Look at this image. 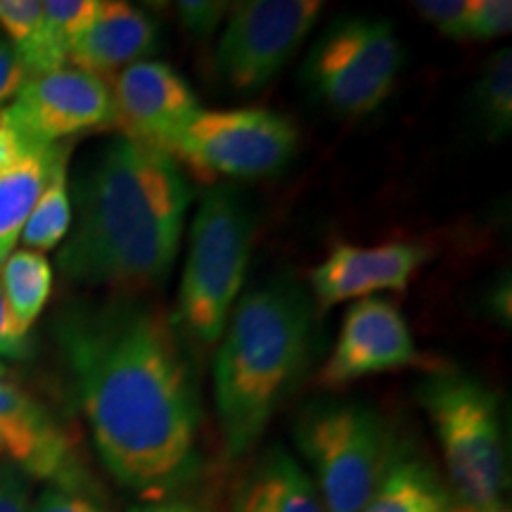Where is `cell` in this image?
Segmentation results:
<instances>
[{
	"label": "cell",
	"instance_id": "8fae6325",
	"mask_svg": "<svg viewBox=\"0 0 512 512\" xmlns=\"http://www.w3.org/2000/svg\"><path fill=\"white\" fill-rule=\"evenodd\" d=\"M114 102V126L136 143L174 150L176 140L200 114V102L176 69L166 62L143 60L107 81Z\"/></svg>",
	"mask_w": 512,
	"mask_h": 512
},
{
	"label": "cell",
	"instance_id": "4316f807",
	"mask_svg": "<svg viewBox=\"0 0 512 512\" xmlns=\"http://www.w3.org/2000/svg\"><path fill=\"white\" fill-rule=\"evenodd\" d=\"M178 19L183 29L190 31L192 36H209L211 31L219 27V22L228 15L230 5L226 3H207V0H183L176 5Z\"/></svg>",
	"mask_w": 512,
	"mask_h": 512
},
{
	"label": "cell",
	"instance_id": "603a6c76",
	"mask_svg": "<svg viewBox=\"0 0 512 512\" xmlns=\"http://www.w3.org/2000/svg\"><path fill=\"white\" fill-rule=\"evenodd\" d=\"M100 0H46L43 3V27L57 53L67 62L69 46L88 27Z\"/></svg>",
	"mask_w": 512,
	"mask_h": 512
},
{
	"label": "cell",
	"instance_id": "8992f818",
	"mask_svg": "<svg viewBox=\"0 0 512 512\" xmlns=\"http://www.w3.org/2000/svg\"><path fill=\"white\" fill-rule=\"evenodd\" d=\"M460 503L498 505L505 489L503 418L496 394L465 375H439L420 387Z\"/></svg>",
	"mask_w": 512,
	"mask_h": 512
},
{
	"label": "cell",
	"instance_id": "ba28073f",
	"mask_svg": "<svg viewBox=\"0 0 512 512\" xmlns=\"http://www.w3.org/2000/svg\"><path fill=\"white\" fill-rule=\"evenodd\" d=\"M299 133L283 114L268 110L200 112L171 155L204 176L264 178L278 174L297 152Z\"/></svg>",
	"mask_w": 512,
	"mask_h": 512
},
{
	"label": "cell",
	"instance_id": "e575fe53",
	"mask_svg": "<svg viewBox=\"0 0 512 512\" xmlns=\"http://www.w3.org/2000/svg\"><path fill=\"white\" fill-rule=\"evenodd\" d=\"M0 453H3V446H0Z\"/></svg>",
	"mask_w": 512,
	"mask_h": 512
},
{
	"label": "cell",
	"instance_id": "7a4b0ae2",
	"mask_svg": "<svg viewBox=\"0 0 512 512\" xmlns=\"http://www.w3.org/2000/svg\"><path fill=\"white\" fill-rule=\"evenodd\" d=\"M69 197L72 226L57 254L64 278L131 294L169 275L192 197L174 155L119 136L76 176Z\"/></svg>",
	"mask_w": 512,
	"mask_h": 512
},
{
	"label": "cell",
	"instance_id": "5bb4252c",
	"mask_svg": "<svg viewBox=\"0 0 512 512\" xmlns=\"http://www.w3.org/2000/svg\"><path fill=\"white\" fill-rule=\"evenodd\" d=\"M0 446L27 477L83 486L74 448L48 408L17 384L0 380Z\"/></svg>",
	"mask_w": 512,
	"mask_h": 512
},
{
	"label": "cell",
	"instance_id": "cb8c5ba5",
	"mask_svg": "<svg viewBox=\"0 0 512 512\" xmlns=\"http://www.w3.org/2000/svg\"><path fill=\"white\" fill-rule=\"evenodd\" d=\"M512 3L508 0H470L467 15V38L470 41H491L510 34Z\"/></svg>",
	"mask_w": 512,
	"mask_h": 512
},
{
	"label": "cell",
	"instance_id": "d6a6232c",
	"mask_svg": "<svg viewBox=\"0 0 512 512\" xmlns=\"http://www.w3.org/2000/svg\"><path fill=\"white\" fill-rule=\"evenodd\" d=\"M446 512H510V510L503 508V503H498V505H467V503H458V505H448Z\"/></svg>",
	"mask_w": 512,
	"mask_h": 512
},
{
	"label": "cell",
	"instance_id": "9c48e42d",
	"mask_svg": "<svg viewBox=\"0 0 512 512\" xmlns=\"http://www.w3.org/2000/svg\"><path fill=\"white\" fill-rule=\"evenodd\" d=\"M318 0H247L230 5L216 69L240 93L261 91L283 72L316 27Z\"/></svg>",
	"mask_w": 512,
	"mask_h": 512
},
{
	"label": "cell",
	"instance_id": "9a60e30c",
	"mask_svg": "<svg viewBox=\"0 0 512 512\" xmlns=\"http://www.w3.org/2000/svg\"><path fill=\"white\" fill-rule=\"evenodd\" d=\"M157 24L131 3H98L88 27L69 46L67 62L105 79L155 53Z\"/></svg>",
	"mask_w": 512,
	"mask_h": 512
},
{
	"label": "cell",
	"instance_id": "e0dca14e",
	"mask_svg": "<svg viewBox=\"0 0 512 512\" xmlns=\"http://www.w3.org/2000/svg\"><path fill=\"white\" fill-rule=\"evenodd\" d=\"M62 159H67L62 145L31 147L15 164L0 171V266L15 252L38 197Z\"/></svg>",
	"mask_w": 512,
	"mask_h": 512
},
{
	"label": "cell",
	"instance_id": "ac0fdd59",
	"mask_svg": "<svg viewBox=\"0 0 512 512\" xmlns=\"http://www.w3.org/2000/svg\"><path fill=\"white\" fill-rule=\"evenodd\" d=\"M446 508L448 496L432 467L396 453L361 512H446Z\"/></svg>",
	"mask_w": 512,
	"mask_h": 512
},
{
	"label": "cell",
	"instance_id": "484cf974",
	"mask_svg": "<svg viewBox=\"0 0 512 512\" xmlns=\"http://www.w3.org/2000/svg\"><path fill=\"white\" fill-rule=\"evenodd\" d=\"M413 5L441 34L458 38V41H465L467 38L470 0H418Z\"/></svg>",
	"mask_w": 512,
	"mask_h": 512
},
{
	"label": "cell",
	"instance_id": "f1b7e54d",
	"mask_svg": "<svg viewBox=\"0 0 512 512\" xmlns=\"http://www.w3.org/2000/svg\"><path fill=\"white\" fill-rule=\"evenodd\" d=\"M27 81V67H24L19 55L15 53V48L10 46V41L0 31V105L12 102V98L22 91V86Z\"/></svg>",
	"mask_w": 512,
	"mask_h": 512
},
{
	"label": "cell",
	"instance_id": "3957f363",
	"mask_svg": "<svg viewBox=\"0 0 512 512\" xmlns=\"http://www.w3.org/2000/svg\"><path fill=\"white\" fill-rule=\"evenodd\" d=\"M313 302L294 280L278 278L238 302L214 370V396L230 458L259 444L275 408L309 361Z\"/></svg>",
	"mask_w": 512,
	"mask_h": 512
},
{
	"label": "cell",
	"instance_id": "4dcf8cb0",
	"mask_svg": "<svg viewBox=\"0 0 512 512\" xmlns=\"http://www.w3.org/2000/svg\"><path fill=\"white\" fill-rule=\"evenodd\" d=\"M27 150H31V147L24 145V140L17 136V131L10 126L8 117H5L3 107H0V171L15 164Z\"/></svg>",
	"mask_w": 512,
	"mask_h": 512
},
{
	"label": "cell",
	"instance_id": "6da1fadb",
	"mask_svg": "<svg viewBox=\"0 0 512 512\" xmlns=\"http://www.w3.org/2000/svg\"><path fill=\"white\" fill-rule=\"evenodd\" d=\"M57 339L102 463L143 498L200 470V399L174 325L136 299L67 309Z\"/></svg>",
	"mask_w": 512,
	"mask_h": 512
},
{
	"label": "cell",
	"instance_id": "83f0119b",
	"mask_svg": "<svg viewBox=\"0 0 512 512\" xmlns=\"http://www.w3.org/2000/svg\"><path fill=\"white\" fill-rule=\"evenodd\" d=\"M29 477L12 463H0V512H31Z\"/></svg>",
	"mask_w": 512,
	"mask_h": 512
},
{
	"label": "cell",
	"instance_id": "f546056e",
	"mask_svg": "<svg viewBox=\"0 0 512 512\" xmlns=\"http://www.w3.org/2000/svg\"><path fill=\"white\" fill-rule=\"evenodd\" d=\"M31 354L29 337L17 330L15 320L10 316L8 302H5L3 290H0V358H10V361H22Z\"/></svg>",
	"mask_w": 512,
	"mask_h": 512
},
{
	"label": "cell",
	"instance_id": "44dd1931",
	"mask_svg": "<svg viewBox=\"0 0 512 512\" xmlns=\"http://www.w3.org/2000/svg\"><path fill=\"white\" fill-rule=\"evenodd\" d=\"M69 226H72V197L67 183V159H62L55 166L46 190L38 197L19 240L24 242V249L43 254L64 242Z\"/></svg>",
	"mask_w": 512,
	"mask_h": 512
},
{
	"label": "cell",
	"instance_id": "5b68a950",
	"mask_svg": "<svg viewBox=\"0 0 512 512\" xmlns=\"http://www.w3.org/2000/svg\"><path fill=\"white\" fill-rule=\"evenodd\" d=\"M325 512H361L396 458L389 427L358 403H313L294 427Z\"/></svg>",
	"mask_w": 512,
	"mask_h": 512
},
{
	"label": "cell",
	"instance_id": "277c9868",
	"mask_svg": "<svg viewBox=\"0 0 512 512\" xmlns=\"http://www.w3.org/2000/svg\"><path fill=\"white\" fill-rule=\"evenodd\" d=\"M254 223L247 197L230 185L209 190L195 211L176 323L204 347L226 332L252 256Z\"/></svg>",
	"mask_w": 512,
	"mask_h": 512
},
{
	"label": "cell",
	"instance_id": "836d02e7",
	"mask_svg": "<svg viewBox=\"0 0 512 512\" xmlns=\"http://www.w3.org/2000/svg\"><path fill=\"white\" fill-rule=\"evenodd\" d=\"M5 373H8V368H5V363H3V361H0V380H3V377H5Z\"/></svg>",
	"mask_w": 512,
	"mask_h": 512
},
{
	"label": "cell",
	"instance_id": "ffe728a7",
	"mask_svg": "<svg viewBox=\"0 0 512 512\" xmlns=\"http://www.w3.org/2000/svg\"><path fill=\"white\" fill-rule=\"evenodd\" d=\"M0 31L15 48L29 76H38L64 67L43 27V3L38 0H0Z\"/></svg>",
	"mask_w": 512,
	"mask_h": 512
},
{
	"label": "cell",
	"instance_id": "d6986e66",
	"mask_svg": "<svg viewBox=\"0 0 512 512\" xmlns=\"http://www.w3.org/2000/svg\"><path fill=\"white\" fill-rule=\"evenodd\" d=\"M0 290L17 330L29 337L53 290V266L41 252L15 249L0 266Z\"/></svg>",
	"mask_w": 512,
	"mask_h": 512
},
{
	"label": "cell",
	"instance_id": "1f68e13d",
	"mask_svg": "<svg viewBox=\"0 0 512 512\" xmlns=\"http://www.w3.org/2000/svg\"><path fill=\"white\" fill-rule=\"evenodd\" d=\"M128 512H202V510L192 508V505H185V503L155 501V503H147V505H138V508H133Z\"/></svg>",
	"mask_w": 512,
	"mask_h": 512
},
{
	"label": "cell",
	"instance_id": "d4e9b609",
	"mask_svg": "<svg viewBox=\"0 0 512 512\" xmlns=\"http://www.w3.org/2000/svg\"><path fill=\"white\" fill-rule=\"evenodd\" d=\"M31 512H112L83 486L48 484L31 503Z\"/></svg>",
	"mask_w": 512,
	"mask_h": 512
},
{
	"label": "cell",
	"instance_id": "4fadbf2b",
	"mask_svg": "<svg viewBox=\"0 0 512 512\" xmlns=\"http://www.w3.org/2000/svg\"><path fill=\"white\" fill-rule=\"evenodd\" d=\"M427 259L430 249L418 242L337 245L328 259L311 271L313 297L318 309L325 311L349 299H366L373 292H403Z\"/></svg>",
	"mask_w": 512,
	"mask_h": 512
},
{
	"label": "cell",
	"instance_id": "30bf717a",
	"mask_svg": "<svg viewBox=\"0 0 512 512\" xmlns=\"http://www.w3.org/2000/svg\"><path fill=\"white\" fill-rule=\"evenodd\" d=\"M3 112L27 147L60 145V140L79 133L114 126V102L107 81L67 64L29 76Z\"/></svg>",
	"mask_w": 512,
	"mask_h": 512
},
{
	"label": "cell",
	"instance_id": "2e32d148",
	"mask_svg": "<svg viewBox=\"0 0 512 512\" xmlns=\"http://www.w3.org/2000/svg\"><path fill=\"white\" fill-rule=\"evenodd\" d=\"M230 512H325L311 477L283 448H271L242 477Z\"/></svg>",
	"mask_w": 512,
	"mask_h": 512
},
{
	"label": "cell",
	"instance_id": "7402d4cb",
	"mask_svg": "<svg viewBox=\"0 0 512 512\" xmlns=\"http://www.w3.org/2000/svg\"><path fill=\"white\" fill-rule=\"evenodd\" d=\"M472 110L477 124L489 138L508 136L512 128V53L498 50L486 62L482 79L472 91Z\"/></svg>",
	"mask_w": 512,
	"mask_h": 512
},
{
	"label": "cell",
	"instance_id": "7c38bea8",
	"mask_svg": "<svg viewBox=\"0 0 512 512\" xmlns=\"http://www.w3.org/2000/svg\"><path fill=\"white\" fill-rule=\"evenodd\" d=\"M418 361L420 354L399 306L382 297H366L344 316L339 339L318 382L339 387L368 375L415 366Z\"/></svg>",
	"mask_w": 512,
	"mask_h": 512
},
{
	"label": "cell",
	"instance_id": "52a82bcc",
	"mask_svg": "<svg viewBox=\"0 0 512 512\" xmlns=\"http://www.w3.org/2000/svg\"><path fill=\"white\" fill-rule=\"evenodd\" d=\"M403 64L394 27L384 19H344L318 38L304 81L325 105L347 117L375 112L392 93Z\"/></svg>",
	"mask_w": 512,
	"mask_h": 512
}]
</instances>
